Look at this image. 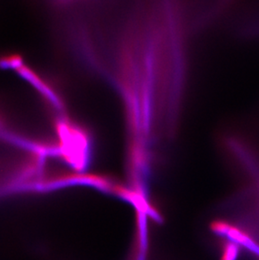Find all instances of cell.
Wrapping results in <instances>:
<instances>
[{"label": "cell", "instance_id": "6da1fadb", "mask_svg": "<svg viewBox=\"0 0 259 260\" xmlns=\"http://www.w3.org/2000/svg\"><path fill=\"white\" fill-rule=\"evenodd\" d=\"M56 128L61 157L76 170L85 168L90 157V143L88 136L82 128L65 120L57 122Z\"/></svg>", "mask_w": 259, "mask_h": 260}, {"label": "cell", "instance_id": "7a4b0ae2", "mask_svg": "<svg viewBox=\"0 0 259 260\" xmlns=\"http://www.w3.org/2000/svg\"><path fill=\"white\" fill-rule=\"evenodd\" d=\"M228 235L230 237L235 243H240L245 246L246 248H248L249 250L252 251V253L259 256V245L257 243L252 240V238H250L249 236L240 231L239 229H232L229 228L228 232Z\"/></svg>", "mask_w": 259, "mask_h": 260}, {"label": "cell", "instance_id": "3957f363", "mask_svg": "<svg viewBox=\"0 0 259 260\" xmlns=\"http://www.w3.org/2000/svg\"><path fill=\"white\" fill-rule=\"evenodd\" d=\"M223 260H236L238 254V247L235 242H230L225 246Z\"/></svg>", "mask_w": 259, "mask_h": 260}]
</instances>
